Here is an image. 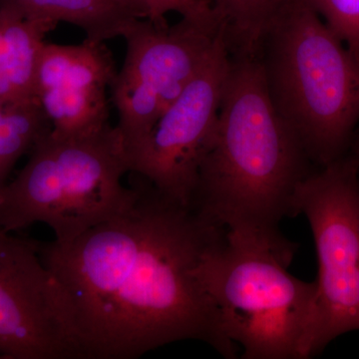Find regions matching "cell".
Listing matches in <instances>:
<instances>
[{
    "mask_svg": "<svg viewBox=\"0 0 359 359\" xmlns=\"http://www.w3.org/2000/svg\"><path fill=\"white\" fill-rule=\"evenodd\" d=\"M130 175L131 196L114 216L70 242L37 243L83 359H134L189 339L237 358L200 276L224 230Z\"/></svg>",
    "mask_w": 359,
    "mask_h": 359,
    "instance_id": "1",
    "label": "cell"
},
{
    "mask_svg": "<svg viewBox=\"0 0 359 359\" xmlns=\"http://www.w3.org/2000/svg\"><path fill=\"white\" fill-rule=\"evenodd\" d=\"M314 166L276 112L257 57H231L216 128L191 205L222 230L278 245L283 219Z\"/></svg>",
    "mask_w": 359,
    "mask_h": 359,
    "instance_id": "2",
    "label": "cell"
},
{
    "mask_svg": "<svg viewBox=\"0 0 359 359\" xmlns=\"http://www.w3.org/2000/svg\"><path fill=\"white\" fill-rule=\"evenodd\" d=\"M257 57L273 107L314 166L344 157L359 121V60L308 0L269 25Z\"/></svg>",
    "mask_w": 359,
    "mask_h": 359,
    "instance_id": "3",
    "label": "cell"
},
{
    "mask_svg": "<svg viewBox=\"0 0 359 359\" xmlns=\"http://www.w3.org/2000/svg\"><path fill=\"white\" fill-rule=\"evenodd\" d=\"M297 250L224 231L205 252L201 280L242 358L306 359L316 283L287 269Z\"/></svg>",
    "mask_w": 359,
    "mask_h": 359,
    "instance_id": "4",
    "label": "cell"
},
{
    "mask_svg": "<svg viewBox=\"0 0 359 359\" xmlns=\"http://www.w3.org/2000/svg\"><path fill=\"white\" fill-rule=\"evenodd\" d=\"M119 131L60 136L49 132L29 152L16 178L0 191V229L16 233L47 224L57 243H67L117 214L131 196Z\"/></svg>",
    "mask_w": 359,
    "mask_h": 359,
    "instance_id": "5",
    "label": "cell"
},
{
    "mask_svg": "<svg viewBox=\"0 0 359 359\" xmlns=\"http://www.w3.org/2000/svg\"><path fill=\"white\" fill-rule=\"evenodd\" d=\"M297 216L313 231L318 273L306 358L359 330V184L355 158L318 168L299 187Z\"/></svg>",
    "mask_w": 359,
    "mask_h": 359,
    "instance_id": "6",
    "label": "cell"
},
{
    "mask_svg": "<svg viewBox=\"0 0 359 359\" xmlns=\"http://www.w3.org/2000/svg\"><path fill=\"white\" fill-rule=\"evenodd\" d=\"M123 39L126 54L110 89L116 128L128 151L192 81L219 34L216 23L181 18L174 25L136 20Z\"/></svg>",
    "mask_w": 359,
    "mask_h": 359,
    "instance_id": "7",
    "label": "cell"
},
{
    "mask_svg": "<svg viewBox=\"0 0 359 359\" xmlns=\"http://www.w3.org/2000/svg\"><path fill=\"white\" fill-rule=\"evenodd\" d=\"M230 62V54L219 36L192 81L150 132L127 151L129 174L146 180L168 197L191 205L201 164L216 128Z\"/></svg>",
    "mask_w": 359,
    "mask_h": 359,
    "instance_id": "8",
    "label": "cell"
},
{
    "mask_svg": "<svg viewBox=\"0 0 359 359\" xmlns=\"http://www.w3.org/2000/svg\"><path fill=\"white\" fill-rule=\"evenodd\" d=\"M37 243L0 229V358L83 359Z\"/></svg>",
    "mask_w": 359,
    "mask_h": 359,
    "instance_id": "9",
    "label": "cell"
},
{
    "mask_svg": "<svg viewBox=\"0 0 359 359\" xmlns=\"http://www.w3.org/2000/svg\"><path fill=\"white\" fill-rule=\"evenodd\" d=\"M117 72L105 42H45L37 65L34 93L50 122L52 133L76 136L109 126L107 89Z\"/></svg>",
    "mask_w": 359,
    "mask_h": 359,
    "instance_id": "10",
    "label": "cell"
},
{
    "mask_svg": "<svg viewBox=\"0 0 359 359\" xmlns=\"http://www.w3.org/2000/svg\"><path fill=\"white\" fill-rule=\"evenodd\" d=\"M56 23L0 8V103L34 102L35 75L45 36Z\"/></svg>",
    "mask_w": 359,
    "mask_h": 359,
    "instance_id": "11",
    "label": "cell"
},
{
    "mask_svg": "<svg viewBox=\"0 0 359 359\" xmlns=\"http://www.w3.org/2000/svg\"><path fill=\"white\" fill-rule=\"evenodd\" d=\"M0 8L27 20L69 23L97 42L124 36L130 25L141 20L118 0H0Z\"/></svg>",
    "mask_w": 359,
    "mask_h": 359,
    "instance_id": "12",
    "label": "cell"
},
{
    "mask_svg": "<svg viewBox=\"0 0 359 359\" xmlns=\"http://www.w3.org/2000/svg\"><path fill=\"white\" fill-rule=\"evenodd\" d=\"M295 0H211L212 13L231 57H257L269 25Z\"/></svg>",
    "mask_w": 359,
    "mask_h": 359,
    "instance_id": "13",
    "label": "cell"
},
{
    "mask_svg": "<svg viewBox=\"0 0 359 359\" xmlns=\"http://www.w3.org/2000/svg\"><path fill=\"white\" fill-rule=\"evenodd\" d=\"M50 131V122L36 101L7 106L0 118V191L18 161Z\"/></svg>",
    "mask_w": 359,
    "mask_h": 359,
    "instance_id": "14",
    "label": "cell"
},
{
    "mask_svg": "<svg viewBox=\"0 0 359 359\" xmlns=\"http://www.w3.org/2000/svg\"><path fill=\"white\" fill-rule=\"evenodd\" d=\"M138 18L167 25V14L176 13L189 20L216 23L211 0H118Z\"/></svg>",
    "mask_w": 359,
    "mask_h": 359,
    "instance_id": "15",
    "label": "cell"
},
{
    "mask_svg": "<svg viewBox=\"0 0 359 359\" xmlns=\"http://www.w3.org/2000/svg\"><path fill=\"white\" fill-rule=\"evenodd\" d=\"M359 60V0H308Z\"/></svg>",
    "mask_w": 359,
    "mask_h": 359,
    "instance_id": "16",
    "label": "cell"
},
{
    "mask_svg": "<svg viewBox=\"0 0 359 359\" xmlns=\"http://www.w3.org/2000/svg\"><path fill=\"white\" fill-rule=\"evenodd\" d=\"M353 153H359V135L354 137L353 144H351V150Z\"/></svg>",
    "mask_w": 359,
    "mask_h": 359,
    "instance_id": "17",
    "label": "cell"
},
{
    "mask_svg": "<svg viewBox=\"0 0 359 359\" xmlns=\"http://www.w3.org/2000/svg\"><path fill=\"white\" fill-rule=\"evenodd\" d=\"M349 153H351V154L353 155L354 158H355L356 164H358V180L359 184V153H353L351 152V151H349Z\"/></svg>",
    "mask_w": 359,
    "mask_h": 359,
    "instance_id": "18",
    "label": "cell"
}]
</instances>
